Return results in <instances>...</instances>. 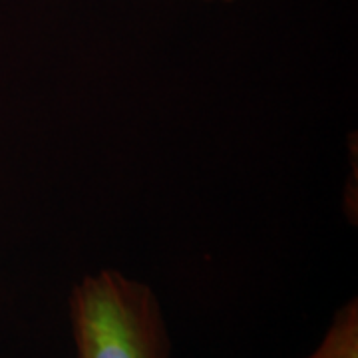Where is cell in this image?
Instances as JSON below:
<instances>
[{
  "mask_svg": "<svg viewBox=\"0 0 358 358\" xmlns=\"http://www.w3.org/2000/svg\"><path fill=\"white\" fill-rule=\"evenodd\" d=\"M223 2H233V0H223Z\"/></svg>",
  "mask_w": 358,
  "mask_h": 358,
  "instance_id": "cell-3",
  "label": "cell"
},
{
  "mask_svg": "<svg viewBox=\"0 0 358 358\" xmlns=\"http://www.w3.org/2000/svg\"><path fill=\"white\" fill-rule=\"evenodd\" d=\"M307 358H358V307L355 299L334 315L320 345Z\"/></svg>",
  "mask_w": 358,
  "mask_h": 358,
  "instance_id": "cell-2",
  "label": "cell"
},
{
  "mask_svg": "<svg viewBox=\"0 0 358 358\" xmlns=\"http://www.w3.org/2000/svg\"><path fill=\"white\" fill-rule=\"evenodd\" d=\"M70 322L76 358H169L171 352L157 294L115 268L74 285Z\"/></svg>",
  "mask_w": 358,
  "mask_h": 358,
  "instance_id": "cell-1",
  "label": "cell"
}]
</instances>
